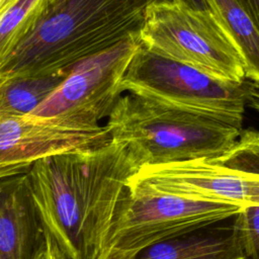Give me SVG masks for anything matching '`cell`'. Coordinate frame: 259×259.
<instances>
[{
    "mask_svg": "<svg viewBox=\"0 0 259 259\" xmlns=\"http://www.w3.org/2000/svg\"><path fill=\"white\" fill-rule=\"evenodd\" d=\"M137 172L123 145L37 160L27 173L45 231L67 259H100L105 238Z\"/></svg>",
    "mask_w": 259,
    "mask_h": 259,
    "instance_id": "6da1fadb",
    "label": "cell"
},
{
    "mask_svg": "<svg viewBox=\"0 0 259 259\" xmlns=\"http://www.w3.org/2000/svg\"><path fill=\"white\" fill-rule=\"evenodd\" d=\"M157 0H49L30 33L0 65V80L69 74L79 62L140 33Z\"/></svg>",
    "mask_w": 259,
    "mask_h": 259,
    "instance_id": "7a4b0ae2",
    "label": "cell"
},
{
    "mask_svg": "<svg viewBox=\"0 0 259 259\" xmlns=\"http://www.w3.org/2000/svg\"><path fill=\"white\" fill-rule=\"evenodd\" d=\"M105 125L111 141L124 146L137 171L217 158L241 131L209 115L128 92L118 98Z\"/></svg>",
    "mask_w": 259,
    "mask_h": 259,
    "instance_id": "3957f363",
    "label": "cell"
},
{
    "mask_svg": "<svg viewBox=\"0 0 259 259\" xmlns=\"http://www.w3.org/2000/svg\"><path fill=\"white\" fill-rule=\"evenodd\" d=\"M241 207L127 181V191L109 228L100 259H131L153 244L228 220Z\"/></svg>",
    "mask_w": 259,
    "mask_h": 259,
    "instance_id": "277c9868",
    "label": "cell"
},
{
    "mask_svg": "<svg viewBox=\"0 0 259 259\" xmlns=\"http://www.w3.org/2000/svg\"><path fill=\"white\" fill-rule=\"evenodd\" d=\"M121 92L152 98L209 115L242 128L247 94L245 80L222 79L164 56L140 42L120 82Z\"/></svg>",
    "mask_w": 259,
    "mask_h": 259,
    "instance_id": "5b68a950",
    "label": "cell"
},
{
    "mask_svg": "<svg viewBox=\"0 0 259 259\" xmlns=\"http://www.w3.org/2000/svg\"><path fill=\"white\" fill-rule=\"evenodd\" d=\"M140 42V33H135L77 63L63 82L28 114L99 125L122 94L120 82Z\"/></svg>",
    "mask_w": 259,
    "mask_h": 259,
    "instance_id": "8992f818",
    "label": "cell"
},
{
    "mask_svg": "<svg viewBox=\"0 0 259 259\" xmlns=\"http://www.w3.org/2000/svg\"><path fill=\"white\" fill-rule=\"evenodd\" d=\"M140 40L149 49L222 79L245 80V64L236 48L212 34L171 0L147 6Z\"/></svg>",
    "mask_w": 259,
    "mask_h": 259,
    "instance_id": "52a82bcc",
    "label": "cell"
},
{
    "mask_svg": "<svg viewBox=\"0 0 259 259\" xmlns=\"http://www.w3.org/2000/svg\"><path fill=\"white\" fill-rule=\"evenodd\" d=\"M110 141L106 125L31 114L0 115V179L27 174L44 157L92 150Z\"/></svg>",
    "mask_w": 259,
    "mask_h": 259,
    "instance_id": "ba28073f",
    "label": "cell"
},
{
    "mask_svg": "<svg viewBox=\"0 0 259 259\" xmlns=\"http://www.w3.org/2000/svg\"><path fill=\"white\" fill-rule=\"evenodd\" d=\"M127 181L176 195L259 204V176L230 170L206 159L143 167Z\"/></svg>",
    "mask_w": 259,
    "mask_h": 259,
    "instance_id": "9c48e42d",
    "label": "cell"
},
{
    "mask_svg": "<svg viewBox=\"0 0 259 259\" xmlns=\"http://www.w3.org/2000/svg\"><path fill=\"white\" fill-rule=\"evenodd\" d=\"M45 242L28 175L0 179V259H34Z\"/></svg>",
    "mask_w": 259,
    "mask_h": 259,
    "instance_id": "30bf717a",
    "label": "cell"
},
{
    "mask_svg": "<svg viewBox=\"0 0 259 259\" xmlns=\"http://www.w3.org/2000/svg\"><path fill=\"white\" fill-rule=\"evenodd\" d=\"M234 217L153 244L131 259H247L237 239Z\"/></svg>",
    "mask_w": 259,
    "mask_h": 259,
    "instance_id": "8fae6325",
    "label": "cell"
},
{
    "mask_svg": "<svg viewBox=\"0 0 259 259\" xmlns=\"http://www.w3.org/2000/svg\"><path fill=\"white\" fill-rule=\"evenodd\" d=\"M245 64V79L259 77V29L240 0H212Z\"/></svg>",
    "mask_w": 259,
    "mask_h": 259,
    "instance_id": "7c38bea8",
    "label": "cell"
},
{
    "mask_svg": "<svg viewBox=\"0 0 259 259\" xmlns=\"http://www.w3.org/2000/svg\"><path fill=\"white\" fill-rule=\"evenodd\" d=\"M52 74L0 80V115H23L34 110L67 77Z\"/></svg>",
    "mask_w": 259,
    "mask_h": 259,
    "instance_id": "4fadbf2b",
    "label": "cell"
},
{
    "mask_svg": "<svg viewBox=\"0 0 259 259\" xmlns=\"http://www.w3.org/2000/svg\"><path fill=\"white\" fill-rule=\"evenodd\" d=\"M49 0H19L0 16V65L34 28Z\"/></svg>",
    "mask_w": 259,
    "mask_h": 259,
    "instance_id": "5bb4252c",
    "label": "cell"
},
{
    "mask_svg": "<svg viewBox=\"0 0 259 259\" xmlns=\"http://www.w3.org/2000/svg\"><path fill=\"white\" fill-rule=\"evenodd\" d=\"M209 162L237 172L259 176V130L241 128L233 145Z\"/></svg>",
    "mask_w": 259,
    "mask_h": 259,
    "instance_id": "9a60e30c",
    "label": "cell"
},
{
    "mask_svg": "<svg viewBox=\"0 0 259 259\" xmlns=\"http://www.w3.org/2000/svg\"><path fill=\"white\" fill-rule=\"evenodd\" d=\"M234 227L247 259H259V204L242 205L234 217Z\"/></svg>",
    "mask_w": 259,
    "mask_h": 259,
    "instance_id": "2e32d148",
    "label": "cell"
},
{
    "mask_svg": "<svg viewBox=\"0 0 259 259\" xmlns=\"http://www.w3.org/2000/svg\"><path fill=\"white\" fill-rule=\"evenodd\" d=\"M171 1H173L175 4L181 7L184 11L190 14L193 18L199 21L212 34L229 42L233 47H235L224 23L220 18V15L215 9V6L212 0H171Z\"/></svg>",
    "mask_w": 259,
    "mask_h": 259,
    "instance_id": "e0dca14e",
    "label": "cell"
},
{
    "mask_svg": "<svg viewBox=\"0 0 259 259\" xmlns=\"http://www.w3.org/2000/svg\"><path fill=\"white\" fill-rule=\"evenodd\" d=\"M247 105L259 112V77L254 79H245Z\"/></svg>",
    "mask_w": 259,
    "mask_h": 259,
    "instance_id": "ac0fdd59",
    "label": "cell"
},
{
    "mask_svg": "<svg viewBox=\"0 0 259 259\" xmlns=\"http://www.w3.org/2000/svg\"><path fill=\"white\" fill-rule=\"evenodd\" d=\"M240 2L249 11L259 29V0H240Z\"/></svg>",
    "mask_w": 259,
    "mask_h": 259,
    "instance_id": "d6986e66",
    "label": "cell"
},
{
    "mask_svg": "<svg viewBox=\"0 0 259 259\" xmlns=\"http://www.w3.org/2000/svg\"><path fill=\"white\" fill-rule=\"evenodd\" d=\"M19 0H0V16L10 9Z\"/></svg>",
    "mask_w": 259,
    "mask_h": 259,
    "instance_id": "ffe728a7",
    "label": "cell"
}]
</instances>
